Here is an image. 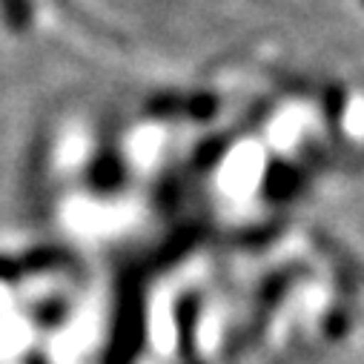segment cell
I'll list each match as a JSON object with an SVG mask.
<instances>
[{
	"label": "cell",
	"instance_id": "obj_1",
	"mask_svg": "<svg viewBox=\"0 0 364 364\" xmlns=\"http://www.w3.org/2000/svg\"><path fill=\"white\" fill-rule=\"evenodd\" d=\"M4 4V12H6V21L12 26H26L29 21V0H0Z\"/></svg>",
	"mask_w": 364,
	"mask_h": 364
}]
</instances>
